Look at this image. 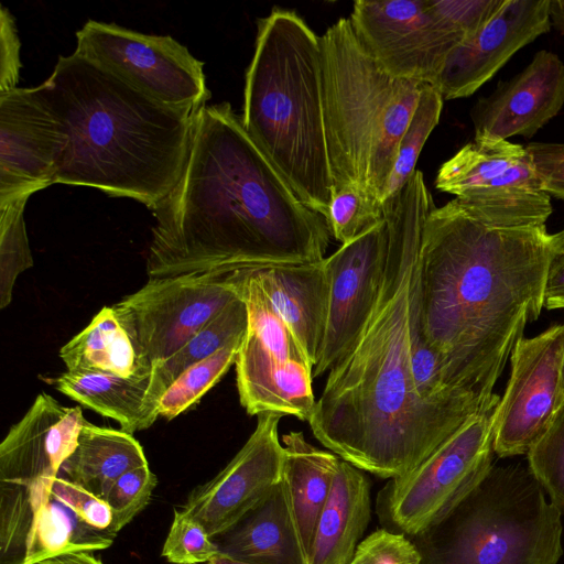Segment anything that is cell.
I'll list each match as a JSON object with an SVG mask.
<instances>
[{
    "label": "cell",
    "mask_w": 564,
    "mask_h": 564,
    "mask_svg": "<svg viewBox=\"0 0 564 564\" xmlns=\"http://www.w3.org/2000/svg\"><path fill=\"white\" fill-rule=\"evenodd\" d=\"M434 207L419 170L384 200L388 245L376 299L359 335L329 370L308 421L332 453L383 479L415 469L498 397L467 392L429 403L414 387L412 302L423 228Z\"/></svg>",
    "instance_id": "1"
},
{
    "label": "cell",
    "mask_w": 564,
    "mask_h": 564,
    "mask_svg": "<svg viewBox=\"0 0 564 564\" xmlns=\"http://www.w3.org/2000/svg\"><path fill=\"white\" fill-rule=\"evenodd\" d=\"M151 210L149 279L319 262L332 237L227 101L197 111L183 173Z\"/></svg>",
    "instance_id": "2"
},
{
    "label": "cell",
    "mask_w": 564,
    "mask_h": 564,
    "mask_svg": "<svg viewBox=\"0 0 564 564\" xmlns=\"http://www.w3.org/2000/svg\"><path fill=\"white\" fill-rule=\"evenodd\" d=\"M555 254L542 227H496L455 198L434 207L421 242L420 319L445 382L484 398L544 307Z\"/></svg>",
    "instance_id": "3"
},
{
    "label": "cell",
    "mask_w": 564,
    "mask_h": 564,
    "mask_svg": "<svg viewBox=\"0 0 564 564\" xmlns=\"http://www.w3.org/2000/svg\"><path fill=\"white\" fill-rule=\"evenodd\" d=\"M33 91L55 121L56 184L153 209L178 182L198 110L162 104L75 52Z\"/></svg>",
    "instance_id": "4"
},
{
    "label": "cell",
    "mask_w": 564,
    "mask_h": 564,
    "mask_svg": "<svg viewBox=\"0 0 564 564\" xmlns=\"http://www.w3.org/2000/svg\"><path fill=\"white\" fill-rule=\"evenodd\" d=\"M241 122L300 199L326 220L334 195L319 36L296 12L258 20Z\"/></svg>",
    "instance_id": "5"
},
{
    "label": "cell",
    "mask_w": 564,
    "mask_h": 564,
    "mask_svg": "<svg viewBox=\"0 0 564 564\" xmlns=\"http://www.w3.org/2000/svg\"><path fill=\"white\" fill-rule=\"evenodd\" d=\"M319 39L334 189L357 184L384 202L399 142L425 84L386 70L349 18L339 19Z\"/></svg>",
    "instance_id": "6"
},
{
    "label": "cell",
    "mask_w": 564,
    "mask_h": 564,
    "mask_svg": "<svg viewBox=\"0 0 564 564\" xmlns=\"http://www.w3.org/2000/svg\"><path fill=\"white\" fill-rule=\"evenodd\" d=\"M561 517L529 468L492 465L441 521L410 539L420 564H557Z\"/></svg>",
    "instance_id": "7"
},
{
    "label": "cell",
    "mask_w": 564,
    "mask_h": 564,
    "mask_svg": "<svg viewBox=\"0 0 564 564\" xmlns=\"http://www.w3.org/2000/svg\"><path fill=\"white\" fill-rule=\"evenodd\" d=\"M85 419L41 392L0 444V564H25L35 521Z\"/></svg>",
    "instance_id": "8"
},
{
    "label": "cell",
    "mask_w": 564,
    "mask_h": 564,
    "mask_svg": "<svg viewBox=\"0 0 564 564\" xmlns=\"http://www.w3.org/2000/svg\"><path fill=\"white\" fill-rule=\"evenodd\" d=\"M498 395L415 469L389 479L376 498L382 528L413 538L441 521L492 466Z\"/></svg>",
    "instance_id": "9"
},
{
    "label": "cell",
    "mask_w": 564,
    "mask_h": 564,
    "mask_svg": "<svg viewBox=\"0 0 564 564\" xmlns=\"http://www.w3.org/2000/svg\"><path fill=\"white\" fill-rule=\"evenodd\" d=\"M435 186L490 226L542 227L552 214L530 151L508 140L467 143L441 165Z\"/></svg>",
    "instance_id": "10"
},
{
    "label": "cell",
    "mask_w": 564,
    "mask_h": 564,
    "mask_svg": "<svg viewBox=\"0 0 564 564\" xmlns=\"http://www.w3.org/2000/svg\"><path fill=\"white\" fill-rule=\"evenodd\" d=\"M238 297L235 272L187 273L149 279L111 307L139 356L153 367Z\"/></svg>",
    "instance_id": "11"
},
{
    "label": "cell",
    "mask_w": 564,
    "mask_h": 564,
    "mask_svg": "<svg viewBox=\"0 0 564 564\" xmlns=\"http://www.w3.org/2000/svg\"><path fill=\"white\" fill-rule=\"evenodd\" d=\"M76 41L75 53L162 104L199 110L210 98L204 63L170 35L88 20Z\"/></svg>",
    "instance_id": "12"
},
{
    "label": "cell",
    "mask_w": 564,
    "mask_h": 564,
    "mask_svg": "<svg viewBox=\"0 0 564 564\" xmlns=\"http://www.w3.org/2000/svg\"><path fill=\"white\" fill-rule=\"evenodd\" d=\"M350 22L371 56L399 78L435 85L449 54L466 37L427 0H357Z\"/></svg>",
    "instance_id": "13"
},
{
    "label": "cell",
    "mask_w": 564,
    "mask_h": 564,
    "mask_svg": "<svg viewBox=\"0 0 564 564\" xmlns=\"http://www.w3.org/2000/svg\"><path fill=\"white\" fill-rule=\"evenodd\" d=\"M564 324L521 337L510 360L511 372L500 398L494 451L499 457L523 455L563 410L560 403Z\"/></svg>",
    "instance_id": "14"
},
{
    "label": "cell",
    "mask_w": 564,
    "mask_h": 564,
    "mask_svg": "<svg viewBox=\"0 0 564 564\" xmlns=\"http://www.w3.org/2000/svg\"><path fill=\"white\" fill-rule=\"evenodd\" d=\"M282 415H258L254 431L214 478L196 487L181 511L217 538L260 503L283 479L284 447L279 440Z\"/></svg>",
    "instance_id": "15"
},
{
    "label": "cell",
    "mask_w": 564,
    "mask_h": 564,
    "mask_svg": "<svg viewBox=\"0 0 564 564\" xmlns=\"http://www.w3.org/2000/svg\"><path fill=\"white\" fill-rule=\"evenodd\" d=\"M388 245L382 221L324 259L329 280L325 336L313 377L329 371L359 335L377 295Z\"/></svg>",
    "instance_id": "16"
},
{
    "label": "cell",
    "mask_w": 564,
    "mask_h": 564,
    "mask_svg": "<svg viewBox=\"0 0 564 564\" xmlns=\"http://www.w3.org/2000/svg\"><path fill=\"white\" fill-rule=\"evenodd\" d=\"M58 135L33 88L0 93V207L56 184Z\"/></svg>",
    "instance_id": "17"
},
{
    "label": "cell",
    "mask_w": 564,
    "mask_h": 564,
    "mask_svg": "<svg viewBox=\"0 0 564 564\" xmlns=\"http://www.w3.org/2000/svg\"><path fill=\"white\" fill-rule=\"evenodd\" d=\"M550 0H505L490 21L447 57L435 83L444 100L473 95L522 47L550 31Z\"/></svg>",
    "instance_id": "18"
},
{
    "label": "cell",
    "mask_w": 564,
    "mask_h": 564,
    "mask_svg": "<svg viewBox=\"0 0 564 564\" xmlns=\"http://www.w3.org/2000/svg\"><path fill=\"white\" fill-rule=\"evenodd\" d=\"M564 106V63L550 51L538 52L530 64L488 96L471 111L476 141L532 138Z\"/></svg>",
    "instance_id": "19"
},
{
    "label": "cell",
    "mask_w": 564,
    "mask_h": 564,
    "mask_svg": "<svg viewBox=\"0 0 564 564\" xmlns=\"http://www.w3.org/2000/svg\"><path fill=\"white\" fill-rule=\"evenodd\" d=\"M235 367L240 404L248 414L275 413L310 421L316 403L313 367L276 356L248 333Z\"/></svg>",
    "instance_id": "20"
},
{
    "label": "cell",
    "mask_w": 564,
    "mask_h": 564,
    "mask_svg": "<svg viewBox=\"0 0 564 564\" xmlns=\"http://www.w3.org/2000/svg\"><path fill=\"white\" fill-rule=\"evenodd\" d=\"M219 554L251 564H310L282 479L227 531L213 539Z\"/></svg>",
    "instance_id": "21"
},
{
    "label": "cell",
    "mask_w": 564,
    "mask_h": 564,
    "mask_svg": "<svg viewBox=\"0 0 564 564\" xmlns=\"http://www.w3.org/2000/svg\"><path fill=\"white\" fill-rule=\"evenodd\" d=\"M272 305L293 332L310 362L319 360L325 336L329 280L324 260L256 269Z\"/></svg>",
    "instance_id": "22"
},
{
    "label": "cell",
    "mask_w": 564,
    "mask_h": 564,
    "mask_svg": "<svg viewBox=\"0 0 564 564\" xmlns=\"http://www.w3.org/2000/svg\"><path fill=\"white\" fill-rule=\"evenodd\" d=\"M370 516L369 478L340 458L328 498L316 522L310 564H349Z\"/></svg>",
    "instance_id": "23"
},
{
    "label": "cell",
    "mask_w": 564,
    "mask_h": 564,
    "mask_svg": "<svg viewBox=\"0 0 564 564\" xmlns=\"http://www.w3.org/2000/svg\"><path fill=\"white\" fill-rule=\"evenodd\" d=\"M54 387L74 401L115 420L133 434L149 429L159 417L153 367L129 378L104 372L66 371L52 380Z\"/></svg>",
    "instance_id": "24"
},
{
    "label": "cell",
    "mask_w": 564,
    "mask_h": 564,
    "mask_svg": "<svg viewBox=\"0 0 564 564\" xmlns=\"http://www.w3.org/2000/svg\"><path fill=\"white\" fill-rule=\"evenodd\" d=\"M143 465H148V460L132 434L97 426L85 420L76 448L62 465L58 477L104 500L117 478Z\"/></svg>",
    "instance_id": "25"
},
{
    "label": "cell",
    "mask_w": 564,
    "mask_h": 564,
    "mask_svg": "<svg viewBox=\"0 0 564 564\" xmlns=\"http://www.w3.org/2000/svg\"><path fill=\"white\" fill-rule=\"evenodd\" d=\"M282 444L283 479L304 547L310 555L316 522L328 498L340 458L308 443L302 432L284 434Z\"/></svg>",
    "instance_id": "26"
},
{
    "label": "cell",
    "mask_w": 564,
    "mask_h": 564,
    "mask_svg": "<svg viewBox=\"0 0 564 564\" xmlns=\"http://www.w3.org/2000/svg\"><path fill=\"white\" fill-rule=\"evenodd\" d=\"M67 371L104 372L129 378L152 369L138 354L112 307H102L59 350Z\"/></svg>",
    "instance_id": "27"
},
{
    "label": "cell",
    "mask_w": 564,
    "mask_h": 564,
    "mask_svg": "<svg viewBox=\"0 0 564 564\" xmlns=\"http://www.w3.org/2000/svg\"><path fill=\"white\" fill-rule=\"evenodd\" d=\"M116 535L87 524L69 506L51 491L37 514L26 564L56 556L108 549Z\"/></svg>",
    "instance_id": "28"
},
{
    "label": "cell",
    "mask_w": 564,
    "mask_h": 564,
    "mask_svg": "<svg viewBox=\"0 0 564 564\" xmlns=\"http://www.w3.org/2000/svg\"><path fill=\"white\" fill-rule=\"evenodd\" d=\"M247 325V307L239 295L177 351L153 366L156 390L161 398L172 382L187 368L214 355L228 344L242 338Z\"/></svg>",
    "instance_id": "29"
},
{
    "label": "cell",
    "mask_w": 564,
    "mask_h": 564,
    "mask_svg": "<svg viewBox=\"0 0 564 564\" xmlns=\"http://www.w3.org/2000/svg\"><path fill=\"white\" fill-rule=\"evenodd\" d=\"M235 280L247 307L246 333L276 356L313 367L297 338L269 300L256 269L235 272Z\"/></svg>",
    "instance_id": "30"
},
{
    "label": "cell",
    "mask_w": 564,
    "mask_h": 564,
    "mask_svg": "<svg viewBox=\"0 0 564 564\" xmlns=\"http://www.w3.org/2000/svg\"><path fill=\"white\" fill-rule=\"evenodd\" d=\"M242 338L194 364L177 377L160 400L159 416L172 420L197 403L235 364Z\"/></svg>",
    "instance_id": "31"
},
{
    "label": "cell",
    "mask_w": 564,
    "mask_h": 564,
    "mask_svg": "<svg viewBox=\"0 0 564 564\" xmlns=\"http://www.w3.org/2000/svg\"><path fill=\"white\" fill-rule=\"evenodd\" d=\"M443 101L444 99L435 86L431 84L423 86L415 110L399 142L384 200L395 195L416 171L415 165L420 153L438 123Z\"/></svg>",
    "instance_id": "32"
},
{
    "label": "cell",
    "mask_w": 564,
    "mask_h": 564,
    "mask_svg": "<svg viewBox=\"0 0 564 564\" xmlns=\"http://www.w3.org/2000/svg\"><path fill=\"white\" fill-rule=\"evenodd\" d=\"M28 199L0 207V308L11 303L17 278L33 265L24 221Z\"/></svg>",
    "instance_id": "33"
},
{
    "label": "cell",
    "mask_w": 564,
    "mask_h": 564,
    "mask_svg": "<svg viewBox=\"0 0 564 564\" xmlns=\"http://www.w3.org/2000/svg\"><path fill=\"white\" fill-rule=\"evenodd\" d=\"M383 220V202L365 187L348 184L334 189L327 224L341 245Z\"/></svg>",
    "instance_id": "34"
},
{
    "label": "cell",
    "mask_w": 564,
    "mask_h": 564,
    "mask_svg": "<svg viewBox=\"0 0 564 564\" xmlns=\"http://www.w3.org/2000/svg\"><path fill=\"white\" fill-rule=\"evenodd\" d=\"M529 470L564 513V409L527 453Z\"/></svg>",
    "instance_id": "35"
},
{
    "label": "cell",
    "mask_w": 564,
    "mask_h": 564,
    "mask_svg": "<svg viewBox=\"0 0 564 564\" xmlns=\"http://www.w3.org/2000/svg\"><path fill=\"white\" fill-rule=\"evenodd\" d=\"M156 484L149 464L130 469L113 481L104 500L112 511L116 534L148 506Z\"/></svg>",
    "instance_id": "36"
},
{
    "label": "cell",
    "mask_w": 564,
    "mask_h": 564,
    "mask_svg": "<svg viewBox=\"0 0 564 564\" xmlns=\"http://www.w3.org/2000/svg\"><path fill=\"white\" fill-rule=\"evenodd\" d=\"M161 554L173 564H200L209 563L219 550L197 520L177 509Z\"/></svg>",
    "instance_id": "37"
},
{
    "label": "cell",
    "mask_w": 564,
    "mask_h": 564,
    "mask_svg": "<svg viewBox=\"0 0 564 564\" xmlns=\"http://www.w3.org/2000/svg\"><path fill=\"white\" fill-rule=\"evenodd\" d=\"M420 561L409 536L382 528L358 544L349 564H420Z\"/></svg>",
    "instance_id": "38"
},
{
    "label": "cell",
    "mask_w": 564,
    "mask_h": 564,
    "mask_svg": "<svg viewBox=\"0 0 564 564\" xmlns=\"http://www.w3.org/2000/svg\"><path fill=\"white\" fill-rule=\"evenodd\" d=\"M503 2L505 0H427L432 11L460 32L466 40L476 35Z\"/></svg>",
    "instance_id": "39"
},
{
    "label": "cell",
    "mask_w": 564,
    "mask_h": 564,
    "mask_svg": "<svg viewBox=\"0 0 564 564\" xmlns=\"http://www.w3.org/2000/svg\"><path fill=\"white\" fill-rule=\"evenodd\" d=\"M52 494L69 506L87 524L117 535L112 530V511L101 498L63 477L55 478Z\"/></svg>",
    "instance_id": "40"
},
{
    "label": "cell",
    "mask_w": 564,
    "mask_h": 564,
    "mask_svg": "<svg viewBox=\"0 0 564 564\" xmlns=\"http://www.w3.org/2000/svg\"><path fill=\"white\" fill-rule=\"evenodd\" d=\"M525 147L533 158L544 192L564 200V143L531 142Z\"/></svg>",
    "instance_id": "41"
},
{
    "label": "cell",
    "mask_w": 564,
    "mask_h": 564,
    "mask_svg": "<svg viewBox=\"0 0 564 564\" xmlns=\"http://www.w3.org/2000/svg\"><path fill=\"white\" fill-rule=\"evenodd\" d=\"M20 40L10 11L0 13V93L17 88L20 77Z\"/></svg>",
    "instance_id": "42"
},
{
    "label": "cell",
    "mask_w": 564,
    "mask_h": 564,
    "mask_svg": "<svg viewBox=\"0 0 564 564\" xmlns=\"http://www.w3.org/2000/svg\"><path fill=\"white\" fill-rule=\"evenodd\" d=\"M544 307L564 308V252H555L551 261L544 290Z\"/></svg>",
    "instance_id": "43"
},
{
    "label": "cell",
    "mask_w": 564,
    "mask_h": 564,
    "mask_svg": "<svg viewBox=\"0 0 564 564\" xmlns=\"http://www.w3.org/2000/svg\"><path fill=\"white\" fill-rule=\"evenodd\" d=\"M37 564H102L91 552H76L45 560Z\"/></svg>",
    "instance_id": "44"
},
{
    "label": "cell",
    "mask_w": 564,
    "mask_h": 564,
    "mask_svg": "<svg viewBox=\"0 0 564 564\" xmlns=\"http://www.w3.org/2000/svg\"><path fill=\"white\" fill-rule=\"evenodd\" d=\"M549 12L551 23L564 35V0H550Z\"/></svg>",
    "instance_id": "45"
},
{
    "label": "cell",
    "mask_w": 564,
    "mask_h": 564,
    "mask_svg": "<svg viewBox=\"0 0 564 564\" xmlns=\"http://www.w3.org/2000/svg\"><path fill=\"white\" fill-rule=\"evenodd\" d=\"M208 564H251L239 560L231 558L229 556L218 554Z\"/></svg>",
    "instance_id": "46"
},
{
    "label": "cell",
    "mask_w": 564,
    "mask_h": 564,
    "mask_svg": "<svg viewBox=\"0 0 564 564\" xmlns=\"http://www.w3.org/2000/svg\"><path fill=\"white\" fill-rule=\"evenodd\" d=\"M555 252H564V229L552 235Z\"/></svg>",
    "instance_id": "47"
},
{
    "label": "cell",
    "mask_w": 564,
    "mask_h": 564,
    "mask_svg": "<svg viewBox=\"0 0 564 564\" xmlns=\"http://www.w3.org/2000/svg\"><path fill=\"white\" fill-rule=\"evenodd\" d=\"M560 403L562 409H564V350L561 362V376H560Z\"/></svg>",
    "instance_id": "48"
}]
</instances>
